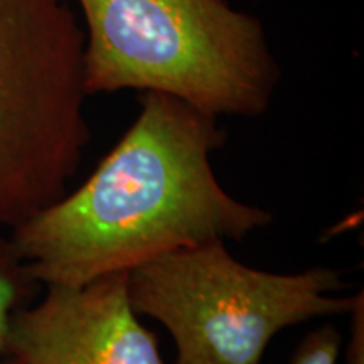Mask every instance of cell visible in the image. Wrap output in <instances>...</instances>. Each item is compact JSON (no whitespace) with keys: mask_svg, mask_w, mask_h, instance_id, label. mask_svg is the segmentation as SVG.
I'll list each match as a JSON object with an SVG mask.
<instances>
[{"mask_svg":"<svg viewBox=\"0 0 364 364\" xmlns=\"http://www.w3.org/2000/svg\"><path fill=\"white\" fill-rule=\"evenodd\" d=\"M38 287L7 236H0V358L9 354L14 316L33 302Z\"/></svg>","mask_w":364,"mask_h":364,"instance_id":"8992f818","label":"cell"},{"mask_svg":"<svg viewBox=\"0 0 364 364\" xmlns=\"http://www.w3.org/2000/svg\"><path fill=\"white\" fill-rule=\"evenodd\" d=\"M225 140L216 117L142 93L134 124L88 179L7 238L43 287H81L174 250L245 240L273 216L220 184L211 157Z\"/></svg>","mask_w":364,"mask_h":364,"instance_id":"6da1fadb","label":"cell"},{"mask_svg":"<svg viewBox=\"0 0 364 364\" xmlns=\"http://www.w3.org/2000/svg\"><path fill=\"white\" fill-rule=\"evenodd\" d=\"M129 273L81 287H44L12 318L9 354L21 364H164L127 290Z\"/></svg>","mask_w":364,"mask_h":364,"instance_id":"5b68a950","label":"cell"},{"mask_svg":"<svg viewBox=\"0 0 364 364\" xmlns=\"http://www.w3.org/2000/svg\"><path fill=\"white\" fill-rule=\"evenodd\" d=\"M0 364H21V363L17 361V359L14 356H11V354H7V356L0 358Z\"/></svg>","mask_w":364,"mask_h":364,"instance_id":"9c48e42d","label":"cell"},{"mask_svg":"<svg viewBox=\"0 0 364 364\" xmlns=\"http://www.w3.org/2000/svg\"><path fill=\"white\" fill-rule=\"evenodd\" d=\"M86 98L66 0H0V236L68 193L91 139Z\"/></svg>","mask_w":364,"mask_h":364,"instance_id":"3957f363","label":"cell"},{"mask_svg":"<svg viewBox=\"0 0 364 364\" xmlns=\"http://www.w3.org/2000/svg\"><path fill=\"white\" fill-rule=\"evenodd\" d=\"M341 338L334 326H322L300 341L290 359V364H336L339 358Z\"/></svg>","mask_w":364,"mask_h":364,"instance_id":"52a82bcc","label":"cell"},{"mask_svg":"<svg viewBox=\"0 0 364 364\" xmlns=\"http://www.w3.org/2000/svg\"><path fill=\"white\" fill-rule=\"evenodd\" d=\"M343 289L332 268L275 273L243 265L223 240L161 255L127 280L134 311L156 318L174 339V364H262L280 331L351 314L356 295H334Z\"/></svg>","mask_w":364,"mask_h":364,"instance_id":"277c9868","label":"cell"},{"mask_svg":"<svg viewBox=\"0 0 364 364\" xmlns=\"http://www.w3.org/2000/svg\"><path fill=\"white\" fill-rule=\"evenodd\" d=\"M91 95H169L213 117H258L279 68L257 17L226 0H76Z\"/></svg>","mask_w":364,"mask_h":364,"instance_id":"7a4b0ae2","label":"cell"},{"mask_svg":"<svg viewBox=\"0 0 364 364\" xmlns=\"http://www.w3.org/2000/svg\"><path fill=\"white\" fill-rule=\"evenodd\" d=\"M351 339L346 349V364H364V300L363 292L356 295L351 311Z\"/></svg>","mask_w":364,"mask_h":364,"instance_id":"ba28073f","label":"cell"}]
</instances>
